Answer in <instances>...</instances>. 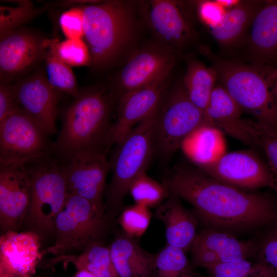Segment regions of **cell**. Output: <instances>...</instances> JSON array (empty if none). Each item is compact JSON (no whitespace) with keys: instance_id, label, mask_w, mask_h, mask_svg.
I'll return each mask as SVG.
<instances>
[{"instance_id":"7402d4cb","label":"cell","mask_w":277,"mask_h":277,"mask_svg":"<svg viewBox=\"0 0 277 277\" xmlns=\"http://www.w3.org/2000/svg\"><path fill=\"white\" fill-rule=\"evenodd\" d=\"M180 148L196 167L213 162L226 152L224 133L210 123H205L189 134Z\"/></svg>"},{"instance_id":"74e56055","label":"cell","mask_w":277,"mask_h":277,"mask_svg":"<svg viewBox=\"0 0 277 277\" xmlns=\"http://www.w3.org/2000/svg\"><path fill=\"white\" fill-rule=\"evenodd\" d=\"M227 10L215 1H203L199 6L201 19L210 28L220 22Z\"/></svg>"},{"instance_id":"6da1fadb","label":"cell","mask_w":277,"mask_h":277,"mask_svg":"<svg viewBox=\"0 0 277 277\" xmlns=\"http://www.w3.org/2000/svg\"><path fill=\"white\" fill-rule=\"evenodd\" d=\"M162 183L193 207L207 228L235 235L277 220V204L269 195L223 183L195 166H175Z\"/></svg>"},{"instance_id":"ba28073f","label":"cell","mask_w":277,"mask_h":277,"mask_svg":"<svg viewBox=\"0 0 277 277\" xmlns=\"http://www.w3.org/2000/svg\"><path fill=\"white\" fill-rule=\"evenodd\" d=\"M28 171L31 185L28 222L37 234L54 232L56 216L68 194L58 161L49 157L34 164Z\"/></svg>"},{"instance_id":"836d02e7","label":"cell","mask_w":277,"mask_h":277,"mask_svg":"<svg viewBox=\"0 0 277 277\" xmlns=\"http://www.w3.org/2000/svg\"><path fill=\"white\" fill-rule=\"evenodd\" d=\"M56 52L65 64L70 66H82L91 64L88 47L82 38H67L56 41Z\"/></svg>"},{"instance_id":"44dd1931","label":"cell","mask_w":277,"mask_h":277,"mask_svg":"<svg viewBox=\"0 0 277 277\" xmlns=\"http://www.w3.org/2000/svg\"><path fill=\"white\" fill-rule=\"evenodd\" d=\"M250 44L260 64L277 57V0L263 2L252 22Z\"/></svg>"},{"instance_id":"4fadbf2b","label":"cell","mask_w":277,"mask_h":277,"mask_svg":"<svg viewBox=\"0 0 277 277\" xmlns=\"http://www.w3.org/2000/svg\"><path fill=\"white\" fill-rule=\"evenodd\" d=\"M258 243L240 240L234 235L206 228L197 233L191 247L192 266H212L248 259L257 253Z\"/></svg>"},{"instance_id":"5b68a950","label":"cell","mask_w":277,"mask_h":277,"mask_svg":"<svg viewBox=\"0 0 277 277\" xmlns=\"http://www.w3.org/2000/svg\"><path fill=\"white\" fill-rule=\"evenodd\" d=\"M81 6L84 12L83 38L91 64L97 68L105 67L113 61L130 38V12L117 1Z\"/></svg>"},{"instance_id":"ffe728a7","label":"cell","mask_w":277,"mask_h":277,"mask_svg":"<svg viewBox=\"0 0 277 277\" xmlns=\"http://www.w3.org/2000/svg\"><path fill=\"white\" fill-rule=\"evenodd\" d=\"M109 248L120 277H152L155 273L156 255L145 250L134 239L121 236Z\"/></svg>"},{"instance_id":"5bb4252c","label":"cell","mask_w":277,"mask_h":277,"mask_svg":"<svg viewBox=\"0 0 277 277\" xmlns=\"http://www.w3.org/2000/svg\"><path fill=\"white\" fill-rule=\"evenodd\" d=\"M14 85L20 107L47 135L56 133L60 91L52 87L41 72L34 73Z\"/></svg>"},{"instance_id":"4dcf8cb0","label":"cell","mask_w":277,"mask_h":277,"mask_svg":"<svg viewBox=\"0 0 277 277\" xmlns=\"http://www.w3.org/2000/svg\"><path fill=\"white\" fill-rule=\"evenodd\" d=\"M151 217L149 208L135 203L123 211L119 223L125 235L133 239L138 238L146 231Z\"/></svg>"},{"instance_id":"8d00e7d4","label":"cell","mask_w":277,"mask_h":277,"mask_svg":"<svg viewBox=\"0 0 277 277\" xmlns=\"http://www.w3.org/2000/svg\"><path fill=\"white\" fill-rule=\"evenodd\" d=\"M19 108L14 85L7 83H1L0 122Z\"/></svg>"},{"instance_id":"d6a6232c","label":"cell","mask_w":277,"mask_h":277,"mask_svg":"<svg viewBox=\"0 0 277 277\" xmlns=\"http://www.w3.org/2000/svg\"><path fill=\"white\" fill-rule=\"evenodd\" d=\"M256 146L264 151L274 176L277 192V130L258 121H253Z\"/></svg>"},{"instance_id":"8fae6325","label":"cell","mask_w":277,"mask_h":277,"mask_svg":"<svg viewBox=\"0 0 277 277\" xmlns=\"http://www.w3.org/2000/svg\"><path fill=\"white\" fill-rule=\"evenodd\" d=\"M106 155L87 153L57 160L68 193L84 198L105 210L103 198L107 175L111 170Z\"/></svg>"},{"instance_id":"4316f807","label":"cell","mask_w":277,"mask_h":277,"mask_svg":"<svg viewBox=\"0 0 277 277\" xmlns=\"http://www.w3.org/2000/svg\"><path fill=\"white\" fill-rule=\"evenodd\" d=\"M56 39L50 41L45 60L46 78L55 89L75 98L79 93L75 75L70 67L62 61L56 52Z\"/></svg>"},{"instance_id":"cb8c5ba5","label":"cell","mask_w":277,"mask_h":277,"mask_svg":"<svg viewBox=\"0 0 277 277\" xmlns=\"http://www.w3.org/2000/svg\"><path fill=\"white\" fill-rule=\"evenodd\" d=\"M263 2L240 1L226 11L219 23L210 28L213 37L224 45L238 41L252 23Z\"/></svg>"},{"instance_id":"277c9868","label":"cell","mask_w":277,"mask_h":277,"mask_svg":"<svg viewBox=\"0 0 277 277\" xmlns=\"http://www.w3.org/2000/svg\"><path fill=\"white\" fill-rule=\"evenodd\" d=\"M159 107L115 145L110 161L112 178L106 191L107 220L118 213L130 185L149 166L154 154L153 127Z\"/></svg>"},{"instance_id":"f35d334b","label":"cell","mask_w":277,"mask_h":277,"mask_svg":"<svg viewBox=\"0 0 277 277\" xmlns=\"http://www.w3.org/2000/svg\"><path fill=\"white\" fill-rule=\"evenodd\" d=\"M216 1L225 9L226 8L230 9L240 2L239 1L234 0H217Z\"/></svg>"},{"instance_id":"52a82bcc","label":"cell","mask_w":277,"mask_h":277,"mask_svg":"<svg viewBox=\"0 0 277 277\" xmlns=\"http://www.w3.org/2000/svg\"><path fill=\"white\" fill-rule=\"evenodd\" d=\"M104 212L88 200L68 193L55 221L54 244L48 251L64 255L95 242L105 229Z\"/></svg>"},{"instance_id":"83f0119b","label":"cell","mask_w":277,"mask_h":277,"mask_svg":"<svg viewBox=\"0 0 277 277\" xmlns=\"http://www.w3.org/2000/svg\"><path fill=\"white\" fill-rule=\"evenodd\" d=\"M183 250L167 245L156 255V277H194L192 266Z\"/></svg>"},{"instance_id":"603a6c76","label":"cell","mask_w":277,"mask_h":277,"mask_svg":"<svg viewBox=\"0 0 277 277\" xmlns=\"http://www.w3.org/2000/svg\"><path fill=\"white\" fill-rule=\"evenodd\" d=\"M149 15L151 24L155 31L168 41L182 43L192 34L188 23L174 2L153 1Z\"/></svg>"},{"instance_id":"1f68e13d","label":"cell","mask_w":277,"mask_h":277,"mask_svg":"<svg viewBox=\"0 0 277 277\" xmlns=\"http://www.w3.org/2000/svg\"><path fill=\"white\" fill-rule=\"evenodd\" d=\"M15 3V6L0 7V35L14 30L42 10L36 9L31 2L18 1Z\"/></svg>"},{"instance_id":"e575fe53","label":"cell","mask_w":277,"mask_h":277,"mask_svg":"<svg viewBox=\"0 0 277 277\" xmlns=\"http://www.w3.org/2000/svg\"><path fill=\"white\" fill-rule=\"evenodd\" d=\"M268 230L258 242L257 253L261 262L277 273V220L268 225Z\"/></svg>"},{"instance_id":"7c38bea8","label":"cell","mask_w":277,"mask_h":277,"mask_svg":"<svg viewBox=\"0 0 277 277\" xmlns=\"http://www.w3.org/2000/svg\"><path fill=\"white\" fill-rule=\"evenodd\" d=\"M0 36L1 83H9L45 57L50 42L24 29H14Z\"/></svg>"},{"instance_id":"484cf974","label":"cell","mask_w":277,"mask_h":277,"mask_svg":"<svg viewBox=\"0 0 277 277\" xmlns=\"http://www.w3.org/2000/svg\"><path fill=\"white\" fill-rule=\"evenodd\" d=\"M217 79V72L212 66L197 61L188 63L183 86L191 102L205 112Z\"/></svg>"},{"instance_id":"7bdbcfd3","label":"cell","mask_w":277,"mask_h":277,"mask_svg":"<svg viewBox=\"0 0 277 277\" xmlns=\"http://www.w3.org/2000/svg\"><path fill=\"white\" fill-rule=\"evenodd\" d=\"M194 277H209V276H204V275H202L200 274H199V273H196L195 272H194Z\"/></svg>"},{"instance_id":"8992f818","label":"cell","mask_w":277,"mask_h":277,"mask_svg":"<svg viewBox=\"0 0 277 277\" xmlns=\"http://www.w3.org/2000/svg\"><path fill=\"white\" fill-rule=\"evenodd\" d=\"M205 123L212 124L205 112L190 100L183 85L175 88L159 108L153 127L154 153L167 161L184 140Z\"/></svg>"},{"instance_id":"e0dca14e","label":"cell","mask_w":277,"mask_h":277,"mask_svg":"<svg viewBox=\"0 0 277 277\" xmlns=\"http://www.w3.org/2000/svg\"><path fill=\"white\" fill-rule=\"evenodd\" d=\"M40 258L39 236L33 231L5 232L0 238V268L12 277H31Z\"/></svg>"},{"instance_id":"d6986e66","label":"cell","mask_w":277,"mask_h":277,"mask_svg":"<svg viewBox=\"0 0 277 277\" xmlns=\"http://www.w3.org/2000/svg\"><path fill=\"white\" fill-rule=\"evenodd\" d=\"M155 215L164 225L167 245L185 252L191 250L197 234V222L181 203L178 196L170 194L157 207Z\"/></svg>"},{"instance_id":"f1b7e54d","label":"cell","mask_w":277,"mask_h":277,"mask_svg":"<svg viewBox=\"0 0 277 277\" xmlns=\"http://www.w3.org/2000/svg\"><path fill=\"white\" fill-rule=\"evenodd\" d=\"M128 193L135 204L149 208L158 207L170 195L166 186L149 177L146 172L138 175L130 186Z\"/></svg>"},{"instance_id":"ab89813d","label":"cell","mask_w":277,"mask_h":277,"mask_svg":"<svg viewBox=\"0 0 277 277\" xmlns=\"http://www.w3.org/2000/svg\"><path fill=\"white\" fill-rule=\"evenodd\" d=\"M74 277H95L90 272L86 270H78Z\"/></svg>"},{"instance_id":"2e32d148","label":"cell","mask_w":277,"mask_h":277,"mask_svg":"<svg viewBox=\"0 0 277 277\" xmlns=\"http://www.w3.org/2000/svg\"><path fill=\"white\" fill-rule=\"evenodd\" d=\"M25 166L0 165V225L5 232L13 230L29 208L30 177Z\"/></svg>"},{"instance_id":"f546056e","label":"cell","mask_w":277,"mask_h":277,"mask_svg":"<svg viewBox=\"0 0 277 277\" xmlns=\"http://www.w3.org/2000/svg\"><path fill=\"white\" fill-rule=\"evenodd\" d=\"M207 270L209 277H277V273L266 264L248 259L215 265Z\"/></svg>"},{"instance_id":"3957f363","label":"cell","mask_w":277,"mask_h":277,"mask_svg":"<svg viewBox=\"0 0 277 277\" xmlns=\"http://www.w3.org/2000/svg\"><path fill=\"white\" fill-rule=\"evenodd\" d=\"M204 51L222 85L242 110L277 130V105L273 91L276 68L258 69L217 57L209 50Z\"/></svg>"},{"instance_id":"d4e9b609","label":"cell","mask_w":277,"mask_h":277,"mask_svg":"<svg viewBox=\"0 0 277 277\" xmlns=\"http://www.w3.org/2000/svg\"><path fill=\"white\" fill-rule=\"evenodd\" d=\"M69 262L77 270H86L95 277H120L113 266L109 248L96 242L84 249L79 255H58L53 262Z\"/></svg>"},{"instance_id":"ac0fdd59","label":"cell","mask_w":277,"mask_h":277,"mask_svg":"<svg viewBox=\"0 0 277 277\" xmlns=\"http://www.w3.org/2000/svg\"><path fill=\"white\" fill-rule=\"evenodd\" d=\"M174 62L170 53L160 50L139 52L125 66L120 75V96L161 78L166 77Z\"/></svg>"},{"instance_id":"30bf717a","label":"cell","mask_w":277,"mask_h":277,"mask_svg":"<svg viewBox=\"0 0 277 277\" xmlns=\"http://www.w3.org/2000/svg\"><path fill=\"white\" fill-rule=\"evenodd\" d=\"M197 167L210 176L241 189L251 191L269 187L276 190L268 165L252 150L226 152L215 161Z\"/></svg>"},{"instance_id":"9c48e42d","label":"cell","mask_w":277,"mask_h":277,"mask_svg":"<svg viewBox=\"0 0 277 277\" xmlns=\"http://www.w3.org/2000/svg\"><path fill=\"white\" fill-rule=\"evenodd\" d=\"M21 107L0 122V165L36 164L53 152V144Z\"/></svg>"},{"instance_id":"7a4b0ae2","label":"cell","mask_w":277,"mask_h":277,"mask_svg":"<svg viewBox=\"0 0 277 277\" xmlns=\"http://www.w3.org/2000/svg\"><path fill=\"white\" fill-rule=\"evenodd\" d=\"M114 95L104 89L79 91L66 109L53 152L59 159L87 153L107 154L112 143Z\"/></svg>"},{"instance_id":"b9f144b4","label":"cell","mask_w":277,"mask_h":277,"mask_svg":"<svg viewBox=\"0 0 277 277\" xmlns=\"http://www.w3.org/2000/svg\"><path fill=\"white\" fill-rule=\"evenodd\" d=\"M0 277H12L8 272L0 268Z\"/></svg>"},{"instance_id":"9a60e30c","label":"cell","mask_w":277,"mask_h":277,"mask_svg":"<svg viewBox=\"0 0 277 277\" xmlns=\"http://www.w3.org/2000/svg\"><path fill=\"white\" fill-rule=\"evenodd\" d=\"M166 78L157 80L119 97L117 118L112 130V145L122 142L138 124L160 106Z\"/></svg>"},{"instance_id":"60d3db41","label":"cell","mask_w":277,"mask_h":277,"mask_svg":"<svg viewBox=\"0 0 277 277\" xmlns=\"http://www.w3.org/2000/svg\"><path fill=\"white\" fill-rule=\"evenodd\" d=\"M273 94L275 98V100L277 105V68L275 70V74L274 77V81L273 83Z\"/></svg>"},{"instance_id":"d590c367","label":"cell","mask_w":277,"mask_h":277,"mask_svg":"<svg viewBox=\"0 0 277 277\" xmlns=\"http://www.w3.org/2000/svg\"><path fill=\"white\" fill-rule=\"evenodd\" d=\"M59 24L67 38L83 39L84 12L82 7H73L64 12L59 18Z\"/></svg>"}]
</instances>
